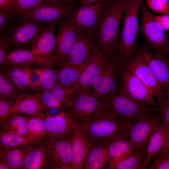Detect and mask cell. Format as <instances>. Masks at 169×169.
Returning a JSON list of instances; mask_svg holds the SVG:
<instances>
[{"label": "cell", "instance_id": "14", "mask_svg": "<svg viewBox=\"0 0 169 169\" xmlns=\"http://www.w3.org/2000/svg\"><path fill=\"white\" fill-rule=\"evenodd\" d=\"M145 62L163 90L169 85V58L161 53L150 51L145 47L135 49Z\"/></svg>", "mask_w": 169, "mask_h": 169}, {"label": "cell", "instance_id": "18", "mask_svg": "<svg viewBox=\"0 0 169 169\" xmlns=\"http://www.w3.org/2000/svg\"><path fill=\"white\" fill-rule=\"evenodd\" d=\"M51 159V148L46 139L31 146L22 169H52Z\"/></svg>", "mask_w": 169, "mask_h": 169}, {"label": "cell", "instance_id": "46", "mask_svg": "<svg viewBox=\"0 0 169 169\" xmlns=\"http://www.w3.org/2000/svg\"><path fill=\"white\" fill-rule=\"evenodd\" d=\"M15 0H0V9H11Z\"/></svg>", "mask_w": 169, "mask_h": 169}, {"label": "cell", "instance_id": "47", "mask_svg": "<svg viewBox=\"0 0 169 169\" xmlns=\"http://www.w3.org/2000/svg\"><path fill=\"white\" fill-rule=\"evenodd\" d=\"M168 152H169V131L167 134L166 141L164 146L154 156V158Z\"/></svg>", "mask_w": 169, "mask_h": 169}, {"label": "cell", "instance_id": "4", "mask_svg": "<svg viewBox=\"0 0 169 169\" xmlns=\"http://www.w3.org/2000/svg\"><path fill=\"white\" fill-rule=\"evenodd\" d=\"M143 1L127 0L118 49L121 66L126 64L136 48L139 14Z\"/></svg>", "mask_w": 169, "mask_h": 169}, {"label": "cell", "instance_id": "16", "mask_svg": "<svg viewBox=\"0 0 169 169\" xmlns=\"http://www.w3.org/2000/svg\"><path fill=\"white\" fill-rule=\"evenodd\" d=\"M44 121L47 132L46 139L50 141L68 136L77 125L69 114L64 111L54 116L47 112Z\"/></svg>", "mask_w": 169, "mask_h": 169}, {"label": "cell", "instance_id": "32", "mask_svg": "<svg viewBox=\"0 0 169 169\" xmlns=\"http://www.w3.org/2000/svg\"><path fill=\"white\" fill-rule=\"evenodd\" d=\"M32 145L0 149V158L5 160L11 169H22L26 156Z\"/></svg>", "mask_w": 169, "mask_h": 169}, {"label": "cell", "instance_id": "22", "mask_svg": "<svg viewBox=\"0 0 169 169\" xmlns=\"http://www.w3.org/2000/svg\"><path fill=\"white\" fill-rule=\"evenodd\" d=\"M70 140L72 156L71 169H82L86 154L93 142L78 125L73 130Z\"/></svg>", "mask_w": 169, "mask_h": 169}, {"label": "cell", "instance_id": "21", "mask_svg": "<svg viewBox=\"0 0 169 169\" xmlns=\"http://www.w3.org/2000/svg\"><path fill=\"white\" fill-rule=\"evenodd\" d=\"M100 49H99L87 62L73 87L77 91H89L95 78L99 74L105 62Z\"/></svg>", "mask_w": 169, "mask_h": 169}, {"label": "cell", "instance_id": "23", "mask_svg": "<svg viewBox=\"0 0 169 169\" xmlns=\"http://www.w3.org/2000/svg\"><path fill=\"white\" fill-rule=\"evenodd\" d=\"M77 91L73 87H64L59 84L53 88L41 92V99L45 110L52 108L65 109Z\"/></svg>", "mask_w": 169, "mask_h": 169}, {"label": "cell", "instance_id": "50", "mask_svg": "<svg viewBox=\"0 0 169 169\" xmlns=\"http://www.w3.org/2000/svg\"><path fill=\"white\" fill-rule=\"evenodd\" d=\"M0 169H11L6 161L0 158Z\"/></svg>", "mask_w": 169, "mask_h": 169}, {"label": "cell", "instance_id": "6", "mask_svg": "<svg viewBox=\"0 0 169 169\" xmlns=\"http://www.w3.org/2000/svg\"><path fill=\"white\" fill-rule=\"evenodd\" d=\"M141 32L146 42L155 51L168 54L169 43L165 31L143 1L141 6Z\"/></svg>", "mask_w": 169, "mask_h": 169}, {"label": "cell", "instance_id": "35", "mask_svg": "<svg viewBox=\"0 0 169 169\" xmlns=\"http://www.w3.org/2000/svg\"><path fill=\"white\" fill-rule=\"evenodd\" d=\"M26 92L18 88L4 72L0 73V100L6 101L13 105L17 98Z\"/></svg>", "mask_w": 169, "mask_h": 169}, {"label": "cell", "instance_id": "44", "mask_svg": "<svg viewBox=\"0 0 169 169\" xmlns=\"http://www.w3.org/2000/svg\"><path fill=\"white\" fill-rule=\"evenodd\" d=\"M157 110L161 115L162 122L168 129L169 131V102L164 100L161 104H158Z\"/></svg>", "mask_w": 169, "mask_h": 169}, {"label": "cell", "instance_id": "45", "mask_svg": "<svg viewBox=\"0 0 169 169\" xmlns=\"http://www.w3.org/2000/svg\"><path fill=\"white\" fill-rule=\"evenodd\" d=\"M156 18L164 30L169 31V15L161 14L156 16Z\"/></svg>", "mask_w": 169, "mask_h": 169}, {"label": "cell", "instance_id": "31", "mask_svg": "<svg viewBox=\"0 0 169 169\" xmlns=\"http://www.w3.org/2000/svg\"><path fill=\"white\" fill-rule=\"evenodd\" d=\"M87 63L73 65L63 63L57 69L59 84L65 88L73 87Z\"/></svg>", "mask_w": 169, "mask_h": 169}, {"label": "cell", "instance_id": "33", "mask_svg": "<svg viewBox=\"0 0 169 169\" xmlns=\"http://www.w3.org/2000/svg\"><path fill=\"white\" fill-rule=\"evenodd\" d=\"M33 72L38 76L34 83L42 92L49 90L59 84L57 70L52 67H41L34 69Z\"/></svg>", "mask_w": 169, "mask_h": 169}, {"label": "cell", "instance_id": "25", "mask_svg": "<svg viewBox=\"0 0 169 169\" xmlns=\"http://www.w3.org/2000/svg\"><path fill=\"white\" fill-rule=\"evenodd\" d=\"M108 169L114 163L123 159L134 151L129 138L123 133L117 135L105 145Z\"/></svg>", "mask_w": 169, "mask_h": 169}, {"label": "cell", "instance_id": "26", "mask_svg": "<svg viewBox=\"0 0 169 169\" xmlns=\"http://www.w3.org/2000/svg\"><path fill=\"white\" fill-rule=\"evenodd\" d=\"M41 92L26 93L20 95L12 107V112L35 116L44 120L46 115L44 113L45 110L41 100Z\"/></svg>", "mask_w": 169, "mask_h": 169}, {"label": "cell", "instance_id": "48", "mask_svg": "<svg viewBox=\"0 0 169 169\" xmlns=\"http://www.w3.org/2000/svg\"><path fill=\"white\" fill-rule=\"evenodd\" d=\"M45 2L52 4H58L64 3H74L78 0H44Z\"/></svg>", "mask_w": 169, "mask_h": 169}, {"label": "cell", "instance_id": "13", "mask_svg": "<svg viewBox=\"0 0 169 169\" xmlns=\"http://www.w3.org/2000/svg\"><path fill=\"white\" fill-rule=\"evenodd\" d=\"M100 49L94 34L80 31L64 63L73 65L85 63Z\"/></svg>", "mask_w": 169, "mask_h": 169}, {"label": "cell", "instance_id": "42", "mask_svg": "<svg viewBox=\"0 0 169 169\" xmlns=\"http://www.w3.org/2000/svg\"><path fill=\"white\" fill-rule=\"evenodd\" d=\"M10 9H0V32L6 31L14 20Z\"/></svg>", "mask_w": 169, "mask_h": 169}, {"label": "cell", "instance_id": "2", "mask_svg": "<svg viewBox=\"0 0 169 169\" xmlns=\"http://www.w3.org/2000/svg\"><path fill=\"white\" fill-rule=\"evenodd\" d=\"M133 121L104 110L99 116L86 120L80 126L93 143L105 145L118 134L125 135Z\"/></svg>", "mask_w": 169, "mask_h": 169}, {"label": "cell", "instance_id": "43", "mask_svg": "<svg viewBox=\"0 0 169 169\" xmlns=\"http://www.w3.org/2000/svg\"><path fill=\"white\" fill-rule=\"evenodd\" d=\"M12 106L8 102L0 100V125L13 114L11 111Z\"/></svg>", "mask_w": 169, "mask_h": 169}, {"label": "cell", "instance_id": "10", "mask_svg": "<svg viewBox=\"0 0 169 169\" xmlns=\"http://www.w3.org/2000/svg\"><path fill=\"white\" fill-rule=\"evenodd\" d=\"M15 19H17V22L11 24L7 30L10 46L14 48L13 49L31 47L34 40L48 24Z\"/></svg>", "mask_w": 169, "mask_h": 169}, {"label": "cell", "instance_id": "29", "mask_svg": "<svg viewBox=\"0 0 169 169\" xmlns=\"http://www.w3.org/2000/svg\"><path fill=\"white\" fill-rule=\"evenodd\" d=\"M82 169H108L105 145L93 143L86 154Z\"/></svg>", "mask_w": 169, "mask_h": 169}, {"label": "cell", "instance_id": "39", "mask_svg": "<svg viewBox=\"0 0 169 169\" xmlns=\"http://www.w3.org/2000/svg\"><path fill=\"white\" fill-rule=\"evenodd\" d=\"M146 3L151 11L169 15V0H146Z\"/></svg>", "mask_w": 169, "mask_h": 169}, {"label": "cell", "instance_id": "52", "mask_svg": "<svg viewBox=\"0 0 169 169\" xmlns=\"http://www.w3.org/2000/svg\"><path fill=\"white\" fill-rule=\"evenodd\" d=\"M168 54L169 55V54Z\"/></svg>", "mask_w": 169, "mask_h": 169}, {"label": "cell", "instance_id": "7", "mask_svg": "<svg viewBox=\"0 0 169 169\" xmlns=\"http://www.w3.org/2000/svg\"><path fill=\"white\" fill-rule=\"evenodd\" d=\"M74 4H52L45 2L37 7L20 14L15 19L48 23L56 27L73 12Z\"/></svg>", "mask_w": 169, "mask_h": 169}, {"label": "cell", "instance_id": "3", "mask_svg": "<svg viewBox=\"0 0 169 169\" xmlns=\"http://www.w3.org/2000/svg\"><path fill=\"white\" fill-rule=\"evenodd\" d=\"M102 100L103 110L133 120L154 115L157 110V107L142 104L131 98L121 90L119 84Z\"/></svg>", "mask_w": 169, "mask_h": 169}, {"label": "cell", "instance_id": "38", "mask_svg": "<svg viewBox=\"0 0 169 169\" xmlns=\"http://www.w3.org/2000/svg\"><path fill=\"white\" fill-rule=\"evenodd\" d=\"M28 128L31 136L47 139V132L44 125V120L41 118L31 115L28 122Z\"/></svg>", "mask_w": 169, "mask_h": 169}, {"label": "cell", "instance_id": "9", "mask_svg": "<svg viewBox=\"0 0 169 169\" xmlns=\"http://www.w3.org/2000/svg\"><path fill=\"white\" fill-rule=\"evenodd\" d=\"M119 79L121 90L128 96L142 104L158 107L148 89L126 65L121 66Z\"/></svg>", "mask_w": 169, "mask_h": 169}, {"label": "cell", "instance_id": "5", "mask_svg": "<svg viewBox=\"0 0 169 169\" xmlns=\"http://www.w3.org/2000/svg\"><path fill=\"white\" fill-rule=\"evenodd\" d=\"M65 110L75 124L80 126L86 120L100 115L103 110V102L89 91H79Z\"/></svg>", "mask_w": 169, "mask_h": 169}, {"label": "cell", "instance_id": "41", "mask_svg": "<svg viewBox=\"0 0 169 169\" xmlns=\"http://www.w3.org/2000/svg\"><path fill=\"white\" fill-rule=\"evenodd\" d=\"M148 169H169V152L154 158Z\"/></svg>", "mask_w": 169, "mask_h": 169}, {"label": "cell", "instance_id": "51", "mask_svg": "<svg viewBox=\"0 0 169 169\" xmlns=\"http://www.w3.org/2000/svg\"><path fill=\"white\" fill-rule=\"evenodd\" d=\"M166 90V95L165 97V100L169 102V85L168 86Z\"/></svg>", "mask_w": 169, "mask_h": 169}, {"label": "cell", "instance_id": "34", "mask_svg": "<svg viewBox=\"0 0 169 169\" xmlns=\"http://www.w3.org/2000/svg\"><path fill=\"white\" fill-rule=\"evenodd\" d=\"M46 139L33 136H24L0 131V149H7L38 143Z\"/></svg>", "mask_w": 169, "mask_h": 169}, {"label": "cell", "instance_id": "30", "mask_svg": "<svg viewBox=\"0 0 169 169\" xmlns=\"http://www.w3.org/2000/svg\"><path fill=\"white\" fill-rule=\"evenodd\" d=\"M31 116L20 113H13L0 125V131L21 136H31L28 124Z\"/></svg>", "mask_w": 169, "mask_h": 169}, {"label": "cell", "instance_id": "19", "mask_svg": "<svg viewBox=\"0 0 169 169\" xmlns=\"http://www.w3.org/2000/svg\"><path fill=\"white\" fill-rule=\"evenodd\" d=\"M9 64L35 65L41 67L58 65L54 55L49 58L43 57L30 50L24 49H13L9 52L1 66Z\"/></svg>", "mask_w": 169, "mask_h": 169}, {"label": "cell", "instance_id": "28", "mask_svg": "<svg viewBox=\"0 0 169 169\" xmlns=\"http://www.w3.org/2000/svg\"><path fill=\"white\" fill-rule=\"evenodd\" d=\"M169 130L163 122L159 121L156 124L152 133L146 148V157L144 163L146 166L152 157L164 146Z\"/></svg>", "mask_w": 169, "mask_h": 169}, {"label": "cell", "instance_id": "24", "mask_svg": "<svg viewBox=\"0 0 169 169\" xmlns=\"http://www.w3.org/2000/svg\"><path fill=\"white\" fill-rule=\"evenodd\" d=\"M30 65L9 64L4 67V72L16 85L25 92H41L31 79L33 69Z\"/></svg>", "mask_w": 169, "mask_h": 169}, {"label": "cell", "instance_id": "27", "mask_svg": "<svg viewBox=\"0 0 169 169\" xmlns=\"http://www.w3.org/2000/svg\"><path fill=\"white\" fill-rule=\"evenodd\" d=\"M56 27L48 24L33 42L30 50L39 56L49 58L56 46V37L54 34Z\"/></svg>", "mask_w": 169, "mask_h": 169}, {"label": "cell", "instance_id": "1", "mask_svg": "<svg viewBox=\"0 0 169 169\" xmlns=\"http://www.w3.org/2000/svg\"><path fill=\"white\" fill-rule=\"evenodd\" d=\"M127 0H104L101 14L94 35L104 57L114 52L119 32L120 22L123 17Z\"/></svg>", "mask_w": 169, "mask_h": 169}, {"label": "cell", "instance_id": "12", "mask_svg": "<svg viewBox=\"0 0 169 169\" xmlns=\"http://www.w3.org/2000/svg\"><path fill=\"white\" fill-rule=\"evenodd\" d=\"M125 65L148 89L158 101V104L164 102L165 96L163 89L145 62L135 50Z\"/></svg>", "mask_w": 169, "mask_h": 169}, {"label": "cell", "instance_id": "36", "mask_svg": "<svg viewBox=\"0 0 169 169\" xmlns=\"http://www.w3.org/2000/svg\"><path fill=\"white\" fill-rule=\"evenodd\" d=\"M146 157V148L134 151L123 159L111 165L110 169H143Z\"/></svg>", "mask_w": 169, "mask_h": 169}, {"label": "cell", "instance_id": "11", "mask_svg": "<svg viewBox=\"0 0 169 169\" xmlns=\"http://www.w3.org/2000/svg\"><path fill=\"white\" fill-rule=\"evenodd\" d=\"M102 3L93 4H81L65 18L79 32L94 34L100 20Z\"/></svg>", "mask_w": 169, "mask_h": 169}, {"label": "cell", "instance_id": "15", "mask_svg": "<svg viewBox=\"0 0 169 169\" xmlns=\"http://www.w3.org/2000/svg\"><path fill=\"white\" fill-rule=\"evenodd\" d=\"M161 116L158 113L139 119L132 124L125 135L131 141L135 151L146 148L148 141Z\"/></svg>", "mask_w": 169, "mask_h": 169}, {"label": "cell", "instance_id": "17", "mask_svg": "<svg viewBox=\"0 0 169 169\" xmlns=\"http://www.w3.org/2000/svg\"><path fill=\"white\" fill-rule=\"evenodd\" d=\"M79 32L66 18L59 24L54 55L58 67L66 59L77 38Z\"/></svg>", "mask_w": 169, "mask_h": 169}, {"label": "cell", "instance_id": "20", "mask_svg": "<svg viewBox=\"0 0 169 169\" xmlns=\"http://www.w3.org/2000/svg\"><path fill=\"white\" fill-rule=\"evenodd\" d=\"M71 133L54 140L46 139L51 150L52 169H71L72 156L70 139Z\"/></svg>", "mask_w": 169, "mask_h": 169}, {"label": "cell", "instance_id": "8", "mask_svg": "<svg viewBox=\"0 0 169 169\" xmlns=\"http://www.w3.org/2000/svg\"><path fill=\"white\" fill-rule=\"evenodd\" d=\"M105 63L93 84V94L98 99H105L118 85L121 64L119 56L114 52L106 57Z\"/></svg>", "mask_w": 169, "mask_h": 169}, {"label": "cell", "instance_id": "37", "mask_svg": "<svg viewBox=\"0 0 169 169\" xmlns=\"http://www.w3.org/2000/svg\"><path fill=\"white\" fill-rule=\"evenodd\" d=\"M45 2L44 0H15L11 9L14 20L20 14L34 9Z\"/></svg>", "mask_w": 169, "mask_h": 169}, {"label": "cell", "instance_id": "49", "mask_svg": "<svg viewBox=\"0 0 169 169\" xmlns=\"http://www.w3.org/2000/svg\"><path fill=\"white\" fill-rule=\"evenodd\" d=\"M104 0H78L81 4H93L97 3H102Z\"/></svg>", "mask_w": 169, "mask_h": 169}, {"label": "cell", "instance_id": "40", "mask_svg": "<svg viewBox=\"0 0 169 169\" xmlns=\"http://www.w3.org/2000/svg\"><path fill=\"white\" fill-rule=\"evenodd\" d=\"M10 46L9 38L7 30L0 33V64L4 62L9 51Z\"/></svg>", "mask_w": 169, "mask_h": 169}]
</instances>
